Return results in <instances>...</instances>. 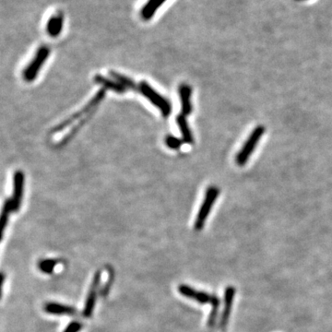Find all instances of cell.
Listing matches in <instances>:
<instances>
[{"label": "cell", "instance_id": "ffe728a7", "mask_svg": "<svg viewBox=\"0 0 332 332\" xmlns=\"http://www.w3.org/2000/svg\"><path fill=\"white\" fill-rule=\"evenodd\" d=\"M83 327L82 323L78 321H72L69 324V326L64 329L63 332H78Z\"/></svg>", "mask_w": 332, "mask_h": 332}, {"label": "cell", "instance_id": "4fadbf2b", "mask_svg": "<svg viewBox=\"0 0 332 332\" xmlns=\"http://www.w3.org/2000/svg\"><path fill=\"white\" fill-rule=\"evenodd\" d=\"M176 123L177 126L180 129L181 134H182V141L186 143V144H193L194 143V137L191 132L188 123L186 121V117L183 114H180L176 117Z\"/></svg>", "mask_w": 332, "mask_h": 332}, {"label": "cell", "instance_id": "3957f363", "mask_svg": "<svg viewBox=\"0 0 332 332\" xmlns=\"http://www.w3.org/2000/svg\"><path fill=\"white\" fill-rule=\"evenodd\" d=\"M264 133H265V127L263 126H258L253 131L251 132L246 142H244L242 149L240 150L235 157V162L237 165H245L249 158L256 150V147L259 144V141L261 140Z\"/></svg>", "mask_w": 332, "mask_h": 332}, {"label": "cell", "instance_id": "ba28073f", "mask_svg": "<svg viewBox=\"0 0 332 332\" xmlns=\"http://www.w3.org/2000/svg\"><path fill=\"white\" fill-rule=\"evenodd\" d=\"M24 174L23 172L16 171L13 176V195L11 198L13 211H18L20 210L21 201L23 198V191H24Z\"/></svg>", "mask_w": 332, "mask_h": 332}, {"label": "cell", "instance_id": "7402d4cb", "mask_svg": "<svg viewBox=\"0 0 332 332\" xmlns=\"http://www.w3.org/2000/svg\"><path fill=\"white\" fill-rule=\"evenodd\" d=\"M297 1H303V0H297Z\"/></svg>", "mask_w": 332, "mask_h": 332}, {"label": "cell", "instance_id": "5b68a950", "mask_svg": "<svg viewBox=\"0 0 332 332\" xmlns=\"http://www.w3.org/2000/svg\"><path fill=\"white\" fill-rule=\"evenodd\" d=\"M104 95H105V90H101V91H99V92L94 95V97L91 100V102H90L86 106H84L82 110H80L79 112L74 114V115H72L70 118L66 119L65 121H63V122L61 123L60 125H59L58 127H54L53 132H54V133H58V132L62 131V130H64L66 127L70 126L74 121H76V120H78V119H82L81 118L84 117V116H89V113L93 112V109L96 107L98 104L103 101V98H104Z\"/></svg>", "mask_w": 332, "mask_h": 332}, {"label": "cell", "instance_id": "8fae6325", "mask_svg": "<svg viewBox=\"0 0 332 332\" xmlns=\"http://www.w3.org/2000/svg\"><path fill=\"white\" fill-rule=\"evenodd\" d=\"M44 312L50 315H69L74 316L77 314V309L69 306H65L61 303H52L48 302L45 303L44 307Z\"/></svg>", "mask_w": 332, "mask_h": 332}, {"label": "cell", "instance_id": "7a4b0ae2", "mask_svg": "<svg viewBox=\"0 0 332 332\" xmlns=\"http://www.w3.org/2000/svg\"><path fill=\"white\" fill-rule=\"evenodd\" d=\"M219 195H220V189L217 186H210L207 188L204 201L202 202L201 209L199 210L196 218L195 225H194L196 231H201L204 227L206 220L208 219L210 210L212 209V206L214 205Z\"/></svg>", "mask_w": 332, "mask_h": 332}, {"label": "cell", "instance_id": "8992f818", "mask_svg": "<svg viewBox=\"0 0 332 332\" xmlns=\"http://www.w3.org/2000/svg\"><path fill=\"white\" fill-rule=\"evenodd\" d=\"M49 54H50V49L48 47L42 46L38 49L37 53L35 54V59H33V61L30 63L29 66L23 71V77H24L25 80L33 81L36 78L43 64L46 61V59H48Z\"/></svg>", "mask_w": 332, "mask_h": 332}, {"label": "cell", "instance_id": "277c9868", "mask_svg": "<svg viewBox=\"0 0 332 332\" xmlns=\"http://www.w3.org/2000/svg\"><path fill=\"white\" fill-rule=\"evenodd\" d=\"M139 91L147 98L150 100V102L155 105L156 107L160 109L161 115L164 118H168L172 112L171 103H169L165 98L162 97L160 93H157L152 86L147 83L145 80H143L140 83Z\"/></svg>", "mask_w": 332, "mask_h": 332}, {"label": "cell", "instance_id": "44dd1931", "mask_svg": "<svg viewBox=\"0 0 332 332\" xmlns=\"http://www.w3.org/2000/svg\"><path fill=\"white\" fill-rule=\"evenodd\" d=\"M113 280H114V274H113V272H110L107 283L104 284L103 288L101 290V295L103 297H105L108 293H109V292H110V289H111V286H112Z\"/></svg>", "mask_w": 332, "mask_h": 332}, {"label": "cell", "instance_id": "ac0fdd59", "mask_svg": "<svg viewBox=\"0 0 332 332\" xmlns=\"http://www.w3.org/2000/svg\"><path fill=\"white\" fill-rule=\"evenodd\" d=\"M58 263L59 260L57 259H42L38 262V268L44 273L51 274L54 271Z\"/></svg>", "mask_w": 332, "mask_h": 332}, {"label": "cell", "instance_id": "9c48e42d", "mask_svg": "<svg viewBox=\"0 0 332 332\" xmlns=\"http://www.w3.org/2000/svg\"><path fill=\"white\" fill-rule=\"evenodd\" d=\"M235 288L234 286H228L225 293V308L222 314L220 321V327L225 329L229 322L230 315L233 308V303L235 299Z\"/></svg>", "mask_w": 332, "mask_h": 332}, {"label": "cell", "instance_id": "9a60e30c", "mask_svg": "<svg viewBox=\"0 0 332 332\" xmlns=\"http://www.w3.org/2000/svg\"><path fill=\"white\" fill-rule=\"evenodd\" d=\"M166 0H149L144 7L142 8V17L145 20L152 19L157 10L161 7Z\"/></svg>", "mask_w": 332, "mask_h": 332}, {"label": "cell", "instance_id": "2e32d148", "mask_svg": "<svg viewBox=\"0 0 332 332\" xmlns=\"http://www.w3.org/2000/svg\"><path fill=\"white\" fill-rule=\"evenodd\" d=\"M13 211V205L11 199H9L5 201L2 212H1V239L4 236V232H5L6 227L9 223V217H10V212Z\"/></svg>", "mask_w": 332, "mask_h": 332}, {"label": "cell", "instance_id": "d6986e66", "mask_svg": "<svg viewBox=\"0 0 332 332\" xmlns=\"http://www.w3.org/2000/svg\"><path fill=\"white\" fill-rule=\"evenodd\" d=\"M166 145L173 150H178L183 144V141L180 139L174 137V136H168L166 137Z\"/></svg>", "mask_w": 332, "mask_h": 332}, {"label": "cell", "instance_id": "5bb4252c", "mask_svg": "<svg viewBox=\"0 0 332 332\" xmlns=\"http://www.w3.org/2000/svg\"><path fill=\"white\" fill-rule=\"evenodd\" d=\"M64 19L61 14H56L49 19L46 31L51 37H58L63 29Z\"/></svg>", "mask_w": 332, "mask_h": 332}, {"label": "cell", "instance_id": "52a82bcc", "mask_svg": "<svg viewBox=\"0 0 332 332\" xmlns=\"http://www.w3.org/2000/svg\"><path fill=\"white\" fill-rule=\"evenodd\" d=\"M101 277H102L101 270L96 271L93 276V283L91 285V289H90V292H89L88 296H87L85 306H84V309H83V316L85 318H91V316L93 315V309H94L96 299H97V291L99 285H100V282H101Z\"/></svg>", "mask_w": 332, "mask_h": 332}, {"label": "cell", "instance_id": "6da1fadb", "mask_svg": "<svg viewBox=\"0 0 332 332\" xmlns=\"http://www.w3.org/2000/svg\"><path fill=\"white\" fill-rule=\"evenodd\" d=\"M178 292L183 296L192 299V300H194L196 302L201 303V305L210 303V306H211V312H210V318L208 320V325L210 327L214 326L216 320H217L219 307H220V299L219 298L217 297L216 295H212V294L206 293V292L198 291L196 289L191 288L190 286L186 285V284L179 285Z\"/></svg>", "mask_w": 332, "mask_h": 332}, {"label": "cell", "instance_id": "e0dca14e", "mask_svg": "<svg viewBox=\"0 0 332 332\" xmlns=\"http://www.w3.org/2000/svg\"><path fill=\"white\" fill-rule=\"evenodd\" d=\"M110 75H111L112 78H115V80H117L118 82L122 84L123 86L127 89H127L133 90V91H137L139 90L137 84L134 82L131 78H127V77L124 76L122 74L118 73L116 71H111Z\"/></svg>", "mask_w": 332, "mask_h": 332}, {"label": "cell", "instance_id": "30bf717a", "mask_svg": "<svg viewBox=\"0 0 332 332\" xmlns=\"http://www.w3.org/2000/svg\"><path fill=\"white\" fill-rule=\"evenodd\" d=\"M191 93L192 90L189 85L187 84H181L179 86V95H180L181 107H182V113L184 116H189L193 106L191 103Z\"/></svg>", "mask_w": 332, "mask_h": 332}, {"label": "cell", "instance_id": "7c38bea8", "mask_svg": "<svg viewBox=\"0 0 332 332\" xmlns=\"http://www.w3.org/2000/svg\"><path fill=\"white\" fill-rule=\"evenodd\" d=\"M94 81L97 84L102 85L103 88L107 89V90H111L113 92L117 93H124L127 92V89L123 86L122 84L118 82L117 80H112L110 78L103 77L100 74H97L94 76Z\"/></svg>", "mask_w": 332, "mask_h": 332}]
</instances>
